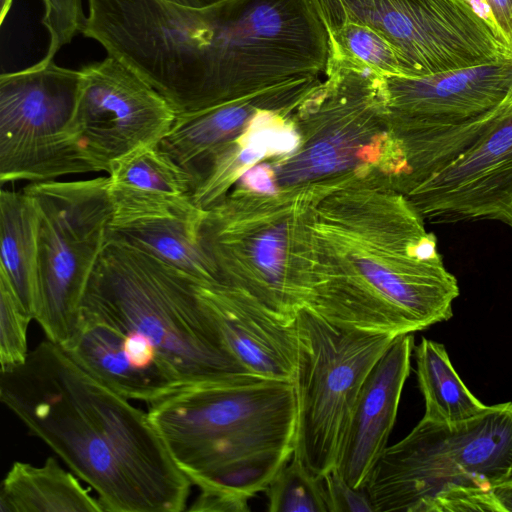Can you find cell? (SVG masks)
I'll return each instance as SVG.
<instances>
[{"label":"cell","instance_id":"20","mask_svg":"<svg viewBox=\"0 0 512 512\" xmlns=\"http://www.w3.org/2000/svg\"><path fill=\"white\" fill-rule=\"evenodd\" d=\"M75 476L54 457L42 466L16 461L1 484L0 512H103Z\"/></svg>","mask_w":512,"mask_h":512},{"label":"cell","instance_id":"17","mask_svg":"<svg viewBox=\"0 0 512 512\" xmlns=\"http://www.w3.org/2000/svg\"><path fill=\"white\" fill-rule=\"evenodd\" d=\"M320 82L318 76L311 77L252 97L178 115L158 145L188 173L193 186L214 157L245 130L256 114H293Z\"/></svg>","mask_w":512,"mask_h":512},{"label":"cell","instance_id":"5","mask_svg":"<svg viewBox=\"0 0 512 512\" xmlns=\"http://www.w3.org/2000/svg\"><path fill=\"white\" fill-rule=\"evenodd\" d=\"M512 478V401L459 423L422 418L387 446L365 488L374 512H501L493 487Z\"/></svg>","mask_w":512,"mask_h":512},{"label":"cell","instance_id":"29","mask_svg":"<svg viewBox=\"0 0 512 512\" xmlns=\"http://www.w3.org/2000/svg\"><path fill=\"white\" fill-rule=\"evenodd\" d=\"M249 499L214 488H201L200 494L188 509L201 512H246Z\"/></svg>","mask_w":512,"mask_h":512},{"label":"cell","instance_id":"27","mask_svg":"<svg viewBox=\"0 0 512 512\" xmlns=\"http://www.w3.org/2000/svg\"><path fill=\"white\" fill-rule=\"evenodd\" d=\"M44 15L42 25L49 33V44L42 61H53L62 46L81 33L86 17L82 0H42Z\"/></svg>","mask_w":512,"mask_h":512},{"label":"cell","instance_id":"24","mask_svg":"<svg viewBox=\"0 0 512 512\" xmlns=\"http://www.w3.org/2000/svg\"><path fill=\"white\" fill-rule=\"evenodd\" d=\"M329 60H342L372 69L383 76H403L391 44L372 28L342 23L327 29Z\"/></svg>","mask_w":512,"mask_h":512},{"label":"cell","instance_id":"1","mask_svg":"<svg viewBox=\"0 0 512 512\" xmlns=\"http://www.w3.org/2000/svg\"><path fill=\"white\" fill-rule=\"evenodd\" d=\"M317 184L305 308L338 326L393 336L449 320L458 281L408 198L377 170Z\"/></svg>","mask_w":512,"mask_h":512},{"label":"cell","instance_id":"19","mask_svg":"<svg viewBox=\"0 0 512 512\" xmlns=\"http://www.w3.org/2000/svg\"><path fill=\"white\" fill-rule=\"evenodd\" d=\"M124 338L125 333L108 324L79 319L74 335L61 347L84 371L126 399L149 404L178 388L166 375L134 367Z\"/></svg>","mask_w":512,"mask_h":512},{"label":"cell","instance_id":"14","mask_svg":"<svg viewBox=\"0 0 512 512\" xmlns=\"http://www.w3.org/2000/svg\"><path fill=\"white\" fill-rule=\"evenodd\" d=\"M222 349L250 374L295 381L299 338L297 317L282 319L243 291L197 280Z\"/></svg>","mask_w":512,"mask_h":512},{"label":"cell","instance_id":"21","mask_svg":"<svg viewBox=\"0 0 512 512\" xmlns=\"http://www.w3.org/2000/svg\"><path fill=\"white\" fill-rule=\"evenodd\" d=\"M38 224L37 208L27 193L1 190L0 274L32 319L38 301Z\"/></svg>","mask_w":512,"mask_h":512},{"label":"cell","instance_id":"7","mask_svg":"<svg viewBox=\"0 0 512 512\" xmlns=\"http://www.w3.org/2000/svg\"><path fill=\"white\" fill-rule=\"evenodd\" d=\"M388 133L407 172L404 195L475 145L512 110V60L423 77L382 76Z\"/></svg>","mask_w":512,"mask_h":512},{"label":"cell","instance_id":"8","mask_svg":"<svg viewBox=\"0 0 512 512\" xmlns=\"http://www.w3.org/2000/svg\"><path fill=\"white\" fill-rule=\"evenodd\" d=\"M325 75L293 114L298 146L267 160L278 189L372 170L391 177L399 169L388 133L383 75L342 60H328Z\"/></svg>","mask_w":512,"mask_h":512},{"label":"cell","instance_id":"9","mask_svg":"<svg viewBox=\"0 0 512 512\" xmlns=\"http://www.w3.org/2000/svg\"><path fill=\"white\" fill-rule=\"evenodd\" d=\"M38 212L35 319L60 346L74 335L82 299L108 238L113 215L109 177L32 182L22 189Z\"/></svg>","mask_w":512,"mask_h":512},{"label":"cell","instance_id":"10","mask_svg":"<svg viewBox=\"0 0 512 512\" xmlns=\"http://www.w3.org/2000/svg\"><path fill=\"white\" fill-rule=\"evenodd\" d=\"M298 418L294 455L318 478L335 467L360 388L396 336L335 325L303 308L297 314Z\"/></svg>","mask_w":512,"mask_h":512},{"label":"cell","instance_id":"22","mask_svg":"<svg viewBox=\"0 0 512 512\" xmlns=\"http://www.w3.org/2000/svg\"><path fill=\"white\" fill-rule=\"evenodd\" d=\"M415 356L425 402L423 418L453 424L475 418L488 409L461 380L443 344L422 338Z\"/></svg>","mask_w":512,"mask_h":512},{"label":"cell","instance_id":"12","mask_svg":"<svg viewBox=\"0 0 512 512\" xmlns=\"http://www.w3.org/2000/svg\"><path fill=\"white\" fill-rule=\"evenodd\" d=\"M74 128L93 172L109 173L115 162L156 145L171 129L176 113L141 75L108 55L80 69Z\"/></svg>","mask_w":512,"mask_h":512},{"label":"cell","instance_id":"18","mask_svg":"<svg viewBox=\"0 0 512 512\" xmlns=\"http://www.w3.org/2000/svg\"><path fill=\"white\" fill-rule=\"evenodd\" d=\"M298 144L293 114L259 112L195 182L191 193L194 204L203 210L210 208L254 165L291 153Z\"/></svg>","mask_w":512,"mask_h":512},{"label":"cell","instance_id":"2","mask_svg":"<svg viewBox=\"0 0 512 512\" xmlns=\"http://www.w3.org/2000/svg\"><path fill=\"white\" fill-rule=\"evenodd\" d=\"M1 402L97 493L108 512H181L192 482L148 412L48 339L1 370Z\"/></svg>","mask_w":512,"mask_h":512},{"label":"cell","instance_id":"33","mask_svg":"<svg viewBox=\"0 0 512 512\" xmlns=\"http://www.w3.org/2000/svg\"><path fill=\"white\" fill-rule=\"evenodd\" d=\"M163 2L192 9H205L227 0H161Z\"/></svg>","mask_w":512,"mask_h":512},{"label":"cell","instance_id":"13","mask_svg":"<svg viewBox=\"0 0 512 512\" xmlns=\"http://www.w3.org/2000/svg\"><path fill=\"white\" fill-rule=\"evenodd\" d=\"M425 220H491L512 228V110L475 145L408 193Z\"/></svg>","mask_w":512,"mask_h":512},{"label":"cell","instance_id":"34","mask_svg":"<svg viewBox=\"0 0 512 512\" xmlns=\"http://www.w3.org/2000/svg\"><path fill=\"white\" fill-rule=\"evenodd\" d=\"M13 3V0H1V3H0V21H1V24H3V21L4 19L6 18L10 8H11V5Z\"/></svg>","mask_w":512,"mask_h":512},{"label":"cell","instance_id":"16","mask_svg":"<svg viewBox=\"0 0 512 512\" xmlns=\"http://www.w3.org/2000/svg\"><path fill=\"white\" fill-rule=\"evenodd\" d=\"M203 214L189 196L126 200L113 207L108 236L200 281L220 282L199 242Z\"/></svg>","mask_w":512,"mask_h":512},{"label":"cell","instance_id":"3","mask_svg":"<svg viewBox=\"0 0 512 512\" xmlns=\"http://www.w3.org/2000/svg\"><path fill=\"white\" fill-rule=\"evenodd\" d=\"M147 406L174 461L200 489L251 499L295 451V381L250 375L180 387Z\"/></svg>","mask_w":512,"mask_h":512},{"label":"cell","instance_id":"15","mask_svg":"<svg viewBox=\"0 0 512 512\" xmlns=\"http://www.w3.org/2000/svg\"><path fill=\"white\" fill-rule=\"evenodd\" d=\"M413 349V333L396 336L360 388L334 467L354 488L365 487L387 447Z\"/></svg>","mask_w":512,"mask_h":512},{"label":"cell","instance_id":"23","mask_svg":"<svg viewBox=\"0 0 512 512\" xmlns=\"http://www.w3.org/2000/svg\"><path fill=\"white\" fill-rule=\"evenodd\" d=\"M111 188L140 195L190 196L191 179L158 144L121 158L108 173Z\"/></svg>","mask_w":512,"mask_h":512},{"label":"cell","instance_id":"31","mask_svg":"<svg viewBox=\"0 0 512 512\" xmlns=\"http://www.w3.org/2000/svg\"><path fill=\"white\" fill-rule=\"evenodd\" d=\"M238 182L239 186L256 192L275 193L279 190L273 170L267 161L254 165L242 175Z\"/></svg>","mask_w":512,"mask_h":512},{"label":"cell","instance_id":"28","mask_svg":"<svg viewBox=\"0 0 512 512\" xmlns=\"http://www.w3.org/2000/svg\"><path fill=\"white\" fill-rule=\"evenodd\" d=\"M322 480L328 512H374L366 488L350 486L335 468Z\"/></svg>","mask_w":512,"mask_h":512},{"label":"cell","instance_id":"30","mask_svg":"<svg viewBox=\"0 0 512 512\" xmlns=\"http://www.w3.org/2000/svg\"><path fill=\"white\" fill-rule=\"evenodd\" d=\"M487 20L512 60V0H481Z\"/></svg>","mask_w":512,"mask_h":512},{"label":"cell","instance_id":"6","mask_svg":"<svg viewBox=\"0 0 512 512\" xmlns=\"http://www.w3.org/2000/svg\"><path fill=\"white\" fill-rule=\"evenodd\" d=\"M317 183L263 193L237 186L204 210L198 237L222 284L295 320L310 290V215Z\"/></svg>","mask_w":512,"mask_h":512},{"label":"cell","instance_id":"32","mask_svg":"<svg viewBox=\"0 0 512 512\" xmlns=\"http://www.w3.org/2000/svg\"><path fill=\"white\" fill-rule=\"evenodd\" d=\"M492 491L501 512H512V478L497 484Z\"/></svg>","mask_w":512,"mask_h":512},{"label":"cell","instance_id":"26","mask_svg":"<svg viewBox=\"0 0 512 512\" xmlns=\"http://www.w3.org/2000/svg\"><path fill=\"white\" fill-rule=\"evenodd\" d=\"M32 318L22 307L9 281L0 274V363L5 370L25 362L27 330Z\"/></svg>","mask_w":512,"mask_h":512},{"label":"cell","instance_id":"11","mask_svg":"<svg viewBox=\"0 0 512 512\" xmlns=\"http://www.w3.org/2000/svg\"><path fill=\"white\" fill-rule=\"evenodd\" d=\"M80 70L38 61L0 76V182H32L93 172L74 116Z\"/></svg>","mask_w":512,"mask_h":512},{"label":"cell","instance_id":"4","mask_svg":"<svg viewBox=\"0 0 512 512\" xmlns=\"http://www.w3.org/2000/svg\"><path fill=\"white\" fill-rule=\"evenodd\" d=\"M197 280L108 236L79 319L146 337L179 388L252 375L220 346Z\"/></svg>","mask_w":512,"mask_h":512},{"label":"cell","instance_id":"25","mask_svg":"<svg viewBox=\"0 0 512 512\" xmlns=\"http://www.w3.org/2000/svg\"><path fill=\"white\" fill-rule=\"evenodd\" d=\"M264 492L270 512H328L322 478L313 475L294 454Z\"/></svg>","mask_w":512,"mask_h":512}]
</instances>
